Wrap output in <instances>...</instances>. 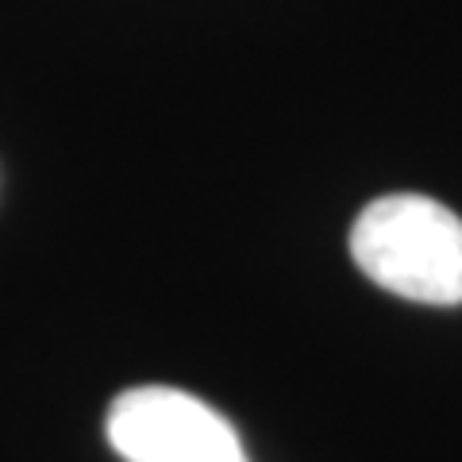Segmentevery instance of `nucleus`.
<instances>
[{
    "label": "nucleus",
    "mask_w": 462,
    "mask_h": 462,
    "mask_svg": "<svg viewBox=\"0 0 462 462\" xmlns=\"http://www.w3.org/2000/svg\"><path fill=\"white\" fill-rule=\"evenodd\" d=\"M351 258L366 278L416 305H462V220L431 197L389 193L358 212Z\"/></svg>",
    "instance_id": "1"
},
{
    "label": "nucleus",
    "mask_w": 462,
    "mask_h": 462,
    "mask_svg": "<svg viewBox=\"0 0 462 462\" xmlns=\"http://www.w3.org/2000/svg\"><path fill=\"white\" fill-rule=\"evenodd\" d=\"M108 443L124 462H247L220 412L170 385H139L112 401Z\"/></svg>",
    "instance_id": "2"
}]
</instances>
